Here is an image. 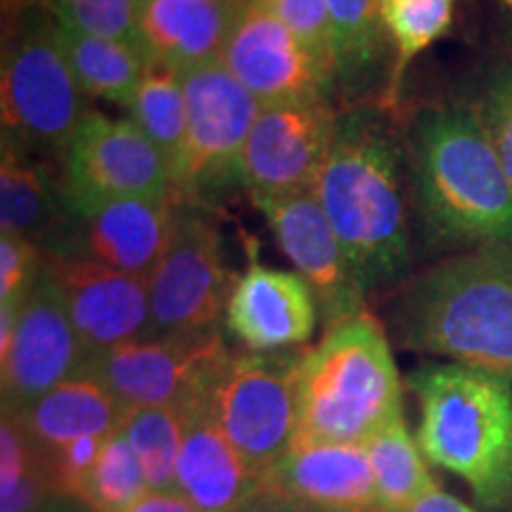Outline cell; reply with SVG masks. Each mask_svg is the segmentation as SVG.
Returning <instances> with one entry per match:
<instances>
[{
  "label": "cell",
  "instance_id": "9",
  "mask_svg": "<svg viewBox=\"0 0 512 512\" xmlns=\"http://www.w3.org/2000/svg\"><path fill=\"white\" fill-rule=\"evenodd\" d=\"M230 349L221 328L147 337L86 358L83 370L110 389L124 411L190 406L207 394Z\"/></svg>",
  "mask_w": 512,
  "mask_h": 512
},
{
  "label": "cell",
  "instance_id": "2",
  "mask_svg": "<svg viewBox=\"0 0 512 512\" xmlns=\"http://www.w3.org/2000/svg\"><path fill=\"white\" fill-rule=\"evenodd\" d=\"M311 190L366 294L403 278L411 264V235L401 150L375 114H339L335 138Z\"/></svg>",
  "mask_w": 512,
  "mask_h": 512
},
{
  "label": "cell",
  "instance_id": "35",
  "mask_svg": "<svg viewBox=\"0 0 512 512\" xmlns=\"http://www.w3.org/2000/svg\"><path fill=\"white\" fill-rule=\"evenodd\" d=\"M46 268V254L34 242L0 233V306H22Z\"/></svg>",
  "mask_w": 512,
  "mask_h": 512
},
{
  "label": "cell",
  "instance_id": "13",
  "mask_svg": "<svg viewBox=\"0 0 512 512\" xmlns=\"http://www.w3.org/2000/svg\"><path fill=\"white\" fill-rule=\"evenodd\" d=\"M181 202V195H166L67 204L60 238L46 254L76 256L150 278L174 235Z\"/></svg>",
  "mask_w": 512,
  "mask_h": 512
},
{
  "label": "cell",
  "instance_id": "34",
  "mask_svg": "<svg viewBox=\"0 0 512 512\" xmlns=\"http://www.w3.org/2000/svg\"><path fill=\"white\" fill-rule=\"evenodd\" d=\"M475 110L496 147L512 188V62H503L489 74Z\"/></svg>",
  "mask_w": 512,
  "mask_h": 512
},
{
  "label": "cell",
  "instance_id": "43",
  "mask_svg": "<svg viewBox=\"0 0 512 512\" xmlns=\"http://www.w3.org/2000/svg\"><path fill=\"white\" fill-rule=\"evenodd\" d=\"M501 3L505 5V8H508V10L512 12V0H501Z\"/></svg>",
  "mask_w": 512,
  "mask_h": 512
},
{
  "label": "cell",
  "instance_id": "6",
  "mask_svg": "<svg viewBox=\"0 0 512 512\" xmlns=\"http://www.w3.org/2000/svg\"><path fill=\"white\" fill-rule=\"evenodd\" d=\"M3 138L31 157L67 155L91 112L60 41V27L43 10H24L5 34L0 76Z\"/></svg>",
  "mask_w": 512,
  "mask_h": 512
},
{
  "label": "cell",
  "instance_id": "42",
  "mask_svg": "<svg viewBox=\"0 0 512 512\" xmlns=\"http://www.w3.org/2000/svg\"><path fill=\"white\" fill-rule=\"evenodd\" d=\"M349 512H387V510H382V508H363V510H349Z\"/></svg>",
  "mask_w": 512,
  "mask_h": 512
},
{
  "label": "cell",
  "instance_id": "21",
  "mask_svg": "<svg viewBox=\"0 0 512 512\" xmlns=\"http://www.w3.org/2000/svg\"><path fill=\"white\" fill-rule=\"evenodd\" d=\"M238 8L240 0H138L147 60L181 74L221 60Z\"/></svg>",
  "mask_w": 512,
  "mask_h": 512
},
{
  "label": "cell",
  "instance_id": "8",
  "mask_svg": "<svg viewBox=\"0 0 512 512\" xmlns=\"http://www.w3.org/2000/svg\"><path fill=\"white\" fill-rule=\"evenodd\" d=\"M235 280L223 259V240L216 223L195 202L183 200L169 247L147 278L152 337L219 328Z\"/></svg>",
  "mask_w": 512,
  "mask_h": 512
},
{
  "label": "cell",
  "instance_id": "28",
  "mask_svg": "<svg viewBox=\"0 0 512 512\" xmlns=\"http://www.w3.org/2000/svg\"><path fill=\"white\" fill-rule=\"evenodd\" d=\"M456 0H382V24L394 46V64L384 88L382 105L399 102L403 76L415 57L448 34Z\"/></svg>",
  "mask_w": 512,
  "mask_h": 512
},
{
  "label": "cell",
  "instance_id": "3",
  "mask_svg": "<svg viewBox=\"0 0 512 512\" xmlns=\"http://www.w3.org/2000/svg\"><path fill=\"white\" fill-rule=\"evenodd\" d=\"M411 169L415 209L432 245H512V188L475 107L422 114Z\"/></svg>",
  "mask_w": 512,
  "mask_h": 512
},
{
  "label": "cell",
  "instance_id": "16",
  "mask_svg": "<svg viewBox=\"0 0 512 512\" xmlns=\"http://www.w3.org/2000/svg\"><path fill=\"white\" fill-rule=\"evenodd\" d=\"M221 62L264 107L320 102L332 93L304 43L264 0H240Z\"/></svg>",
  "mask_w": 512,
  "mask_h": 512
},
{
  "label": "cell",
  "instance_id": "30",
  "mask_svg": "<svg viewBox=\"0 0 512 512\" xmlns=\"http://www.w3.org/2000/svg\"><path fill=\"white\" fill-rule=\"evenodd\" d=\"M185 425L188 406L133 408L124 413L121 432L143 465L150 491H176V460Z\"/></svg>",
  "mask_w": 512,
  "mask_h": 512
},
{
  "label": "cell",
  "instance_id": "27",
  "mask_svg": "<svg viewBox=\"0 0 512 512\" xmlns=\"http://www.w3.org/2000/svg\"><path fill=\"white\" fill-rule=\"evenodd\" d=\"M126 110L133 124L164 152L174 171H178L185 133H188V107H185L181 72L162 62H147L143 79Z\"/></svg>",
  "mask_w": 512,
  "mask_h": 512
},
{
  "label": "cell",
  "instance_id": "32",
  "mask_svg": "<svg viewBox=\"0 0 512 512\" xmlns=\"http://www.w3.org/2000/svg\"><path fill=\"white\" fill-rule=\"evenodd\" d=\"M46 10L64 29L124 41L143 50L138 0H50Z\"/></svg>",
  "mask_w": 512,
  "mask_h": 512
},
{
  "label": "cell",
  "instance_id": "22",
  "mask_svg": "<svg viewBox=\"0 0 512 512\" xmlns=\"http://www.w3.org/2000/svg\"><path fill=\"white\" fill-rule=\"evenodd\" d=\"M124 413L110 389L81 370L15 415L43 456L50 458L79 437H110L121 427Z\"/></svg>",
  "mask_w": 512,
  "mask_h": 512
},
{
  "label": "cell",
  "instance_id": "39",
  "mask_svg": "<svg viewBox=\"0 0 512 512\" xmlns=\"http://www.w3.org/2000/svg\"><path fill=\"white\" fill-rule=\"evenodd\" d=\"M46 512H93V510H88L86 505L79 501H67V498H60V501H55Z\"/></svg>",
  "mask_w": 512,
  "mask_h": 512
},
{
  "label": "cell",
  "instance_id": "26",
  "mask_svg": "<svg viewBox=\"0 0 512 512\" xmlns=\"http://www.w3.org/2000/svg\"><path fill=\"white\" fill-rule=\"evenodd\" d=\"M337 48V86L344 93L366 91L389 41L382 24V0H325Z\"/></svg>",
  "mask_w": 512,
  "mask_h": 512
},
{
  "label": "cell",
  "instance_id": "17",
  "mask_svg": "<svg viewBox=\"0 0 512 512\" xmlns=\"http://www.w3.org/2000/svg\"><path fill=\"white\" fill-rule=\"evenodd\" d=\"M46 271L88 356L152 337L147 278L57 254H46Z\"/></svg>",
  "mask_w": 512,
  "mask_h": 512
},
{
  "label": "cell",
  "instance_id": "25",
  "mask_svg": "<svg viewBox=\"0 0 512 512\" xmlns=\"http://www.w3.org/2000/svg\"><path fill=\"white\" fill-rule=\"evenodd\" d=\"M363 448L373 467L382 510L406 512L422 496L439 489L418 441L408 432L406 418L389 422L387 427L373 434Z\"/></svg>",
  "mask_w": 512,
  "mask_h": 512
},
{
  "label": "cell",
  "instance_id": "23",
  "mask_svg": "<svg viewBox=\"0 0 512 512\" xmlns=\"http://www.w3.org/2000/svg\"><path fill=\"white\" fill-rule=\"evenodd\" d=\"M67 202L62 183L48 176L29 152L3 138L0 157V233L17 235L50 252L60 238Z\"/></svg>",
  "mask_w": 512,
  "mask_h": 512
},
{
  "label": "cell",
  "instance_id": "15",
  "mask_svg": "<svg viewBox=\"0 0 512 512\" xmlns=\"http://www.w3.org/2000/svg\"><path fill=\"white\" fill-rule=\"evenodd\" d=\"M339 114L328 100L261 107L242 147L238 181L249 195L311 190L335 138Z\"/></svg>",
  "mask_w": 512,
  "mask_h": 512
},
{
  "label": "cell",
  "instance_id": "11",
  "mask_svg": "<svg viewBox=\"0 0 512 512\" xmlns=\"http://www.w3.org/2000/svg\"><path fill=\"white\" fill-rule=\"evenodd\" d=\"M64 202L72 207L119 197L181 195L176 171L131 119L91 110L62 162Z\"/></svg>",
  "mask_w": 512,
  "mask_h": 512
},
{
  "label": "cell",
  "instance_id": "36",
  "mask_svg": "<svg viewBox=\"0 0 512 512\" xmlns=\"http://www.w3.org/2000/svg\"><path fill=\"white\" fill-rule=\"evenodd\" d=\"M238 512H328V510L313 508V505L294 501L290 496L278 494V491L264 489V486H261L259 494L249 498Z\"/></svg>",
  "mask_w": 512,
  "mask_h": 512
},
{
  "label": "cell",
  "instance_id": "5",
  "mask_svg": "<svg viewBox=\"0 0 512 512\" xmlns=\"http://www.w3.org/2000/svg\"><path fill=\"white\" fill-rule=\"evenodd\" d=\"M403 418V384L387 330L368 309L344 320L299 370V425L294 441L358 444Z\"/></svg>",
  "mask_w": 512,
  "mask_h": 512
},
{
  "label": "cell",
  "instance_id": "41",
  "mask_svg": "<svg viewBox=\"0 0 512 512\" xmlns=\"http://www.w3.org/2000/svg\"><path fill=\"white\" fill-rule=\"evenodd\" d=\"M48 3H50V0H22V8H24V10H31V8L46 10Z\"/></svg>",
  "mask_w": 512,
  "mask_h": 512
},
{
  "label": "cell",
  "instance_id": "29",
  "mask_svg": "<svg viewBox=\"0 0 512 512\" xmlns=\"http://www.w3.org/2000/svg\"><path fill=\"white\" fill-rule=\"evenodd\" d=\"M60 498L48 460L15 413L0 420V512H46Z\"/></svg>",
  "mask_w": 512,
  "mask_h": 512
},
{
  "label": "cell",
  "instance_id": "33",
  "mask_svg": "<svg viewBox=\"0 0 512 512\" xmlns=\"http://www.w3.org/2000/svg\"><path fill=\"white\" fill-rule=\"evenodd\" d=\"M287 29L292 31L335 91L337 86V48L335 31H332L328 3L325 0H264Z\"/></svg>",
  "mask_w": 512,
  "mask_h": 512
},
{
  "label": "cell",
  "instance_id": "14",
  "mask_svg": "<svg viewBox=\"0 0 512 512\" xmlns=\"http://www.w3.org/2000/svg\"><path fill=\"white\" fill-rule=\"evenodd\" d=\"M86 358L62 294L43 268L36 287L19 309L10 344L0 349L3 413L24 411L57 384L81 373Z\"/></svg>",
  "mask_w": 512,
  "mask_h": 512
},
{
  "label": "cell",
  "instance_id": "31",
  "mask_svg": "<svg viewBox=\"0 0 512 512\" xmlns=\"http://www.w3.org/2000/svg\"><path fill=\"white\" fill-rule=\"evenodd\" d=\"M147 491L150 486H147L143 465L119 427L107 437L81 503L93 512H126Z\"/></svg>",
  "mask_w": 512,
  "mask_h": 512
},
{
  "label": "cell",
  "instance_id": "18",
  "mask_svg": "<svg viewBox=\"0 0 512 512\" xmlns=\"http://www.w3.org/2000/svg\"><path fill=\"white\" fill-rule=\"evenodd\" d=\"M318 304L299 273L268 268L249 252L226 306L230 335L247 351H285L306 344L316 330Z\"/></svg>",
  "mask_w": 512,
  "mask_h": 512
},
{
  "label": "cell",
  "instance_id": "4",
  "mask_svg": "<svg viewBox=\"0 0 512 512\" xmlns=\"http://www.w3.org/2000/svg\"><path fill=\"white\" fill-rule=\"evenodd\" d=\"M420 406L422 456L470 486L489 512L512 508V380L465 363H427L408 375Z\"/></svg>",
  "mask_w": 512,
  "mask_h": 512
},
{
  "label": "cell",
  "instance_id": "12",
  "mask_svg": "<svg viewBox=\"0 0 512 512\" xmlns=\"http://www.w3.org/2000/svg\"><path fill=\"white\" fill-rule=\"evenodd\" d=\"M275 242L309 283L325 330L366 311V290L313 190L249 195Z\"/></svg>",
  "mask_w": 512,
  "mask_h": 512
},
{
  "label": "cell",
  "instance_id": "1",
  "mask_svg": "<svg viewBox=\"0 0 512 512\" xmlns=\"http://www.w3.org/2000/svg\"><path fill=\"white\" fill-rule=\"evenodd\" d=\"M401 349L512 380V245H486L408 280L389 306Z\"/></svg>",
  "mask_w": 512,
  "mask_h": 512
},
{
  "label": "cell",
  "instance_id": "20",
  "mask_svg": "<svg viewBox=\"0 0 512 512\" xmlns=\"http://www.w3.org/2000/svg\"><path fill=\"white\" fill-rule=\"evenodd\" d=\"M259 489L261 477L211 418L204 396L190 403L176 460V494L200 512H238Z\"/></svg>",
  "mask_w": 512,
  "mask_h": 512
},
{
  "label": "cell",
  "instance_id": "37",
  "mask_svg": "<svg viewBox=\"0 0 512 512\" xmlns=\"http://www.w3.org/2000/svg\"><path fill=\"white\" fill-rule=\"evenodd\" d=\"M126 512H200L176 491H147L140 501Z\"/></svg>",
  "mask_w": 512,
  "mask_h": 512
},
{
  "label": "cell",
  "instance_id": "7",
  "mask_svg": "<svg viewBox=\"0 0 512 512\" xmlns=\"http://www.w3.org/2000/svg\"><path fill=\"white\" fill-rule=\"evenodd\" d=\"M306 349L233 354L211 380L204 406L259 477L297 437L299 370Z\"/></svg>",
  "mask_w": 512,
  "mask_h": 512
},
{
  "label": "cell",
  "instance_id": "40",
  "mask_svg": "<svg viewBox=\"0 0 512 512\" xmlns=\"http://www.w3.org/2000/svg\"><path fill=\"white\" fill-rule=\"evenodd\" d=\"M3 10H5V19L10 17V24H15L17 19L24 15L22 0H3Z\"/></svg>",
  "mask_w": 512,
  "mask_h": 512
},
{
  "label": "cell",
  "instance_id": "24",
  "mask_svg": "<svg viewBox=\"0 0 512 512\" xmlns=\"http://www.w3.org/2000/svg\"><path fill=\"white\" fill-rule=\"evenodd\" d=\"M60 27V24H57ZM60 41L74 79L86 98L128 107L147 69L143 50L124 41L98 38L60 27Z\"/></svg>",
  "mask_w": 512,
  "mask_h": 512
},
{
  "label": "cell",
  "instance_id": "19",
  "mask_svg": "<svg viewBox=\"0 0 512 512\" xmlns=\"http://www.w3.org/2000/svg\"><path fill=\"white\" fill-rule=\"evenodd\" d=\"M261 486L328 512L380 508L373 467L358 444L294 441Z\"/></svg>",
  "mask_w": 512,
  "mask_h": 512
},
{
  "label": "cell",
  "instance_id": "38",
  "mask_svg": "<svg viewBox=\"0 0 512 512\" xmlns=\"http://www.w3.org/2000/svg\"><path fill=\"white\" fill-rule=\"evenodd\" d=\"M406 512H477V510H472L470 505L463 503L453 494L434 489L427 496H422L418 503H413Z\"/></svg>",
  "mask_w": 512,
  "mask_h": 512
},
{
  "label": "cell",
  "instance_id": "10",
  "mask_svg": "<svg viewBox=\"0 0 512 512\" xmlns=\"http://www.w3.org/2000/svg\"><path fill=\"white\" fill-rule=\"evenodd\" d=\"M181 76L188 133L176 171V188L183 200L197 202L200 195L219 192L238 181L242 147L264 105L221 60L188 69Z\"/></svg>",
  "mask_w": 512,
  "mask_h": 512
}]
</instances>
